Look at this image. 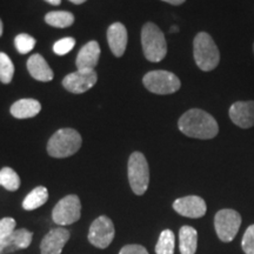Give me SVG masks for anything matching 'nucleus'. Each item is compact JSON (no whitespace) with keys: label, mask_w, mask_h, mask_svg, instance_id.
<instances>
[{"label":"nucleus","mask_w":254,"mask_h":254,"mask_svg":"<svg viewBox=\"0 0 254 254\" xmlns=\"http://www.w3.org/2000/svg\"><path fill=\"white\" fill-rule=\"evenodd\" d=\"M45 1H47L49 2V4H51V5H59L60 2H62V0H45Z\"/></svg>","instance_id":"7c9ffc66"},{"label":"nucleus","mask_w":254,"mask_h":254,"mask_svg":"<svg viewBox=\"0 0 254 254\" xmlns=\"http://www.w3.org/2000/svg\"><path fill=\"white\" fill-rule=\"evenodd\" d=\"M241 225V215L234 209H221L215 214L214 227L219 239L230 243L237 237Z\"/></svg>","instance_id":"6e6552de"},{"label":"nucleus","mask_w":254,"mask_h":254,"mask_svg":"<svg viewBox=\"0 0 254 254\" xmlns=\"http://www.w3.org/2000/svg\"><path fill=\"white\" fill-rule=\"evenodd\" d=\"M81 215V202L78 195L69 194L55 206L52 212V219L57 225L65 226L72 225L80 219Z\"/></svg>","instance_id":"0eeeda50"},{"label":"nucleus","mask_w":254,"mask_h":254,"mask_svg":"<svg viewBox=\"0 0 254 254\" xmlns=\"http://www.w3.org/2000/svg\"><path fill=\"white\" fill-rule=\"evenodd\" d=\"M173 208L183 217L192 219L204 217L207 211L205 200L198 195H189L177 199L173 202Z\"/></svg>","instance_id":"9b49d317"},{"label":"nucleus","mask_w":254,"mask_h":254,"mask_svg":"<svg viewBox=\"0 0 254 254\" xmlns=\"http://www.w3.org/2000/svg\"><path fill=\"white\" fill-rule=\"evenodd\" d=\"M141 45L145 58L151 63L161 62L167 53L163 31L153 23H146L141 30Z\"/></svg>","instance_id":"20e7f679"},{"label":"nucleus","mask_w":254,"mask_h":254,"mask_svg":"<svg viewBox=\"0 0 254 254\" xmlns=\"http://www.w3.org/2000/svg\"><path fill=\"white\" fill-rule=\"evenodd\" d=\"M2 32H4V25H2L1 19H0V37L2 36Z\"/></svg>","instance_id":"72a5a7b5"},{"label":"nucleus","mask_w":254,"mask_h":254,"mask_svg":"<svg viewBox=\"0 0 254 254\" xmlns=\"http://www.w3.org/2000/svg\"><path fill=\"white\" fill-rule=\"evenodd\" d=\"M228 116L234 125L247 129L254 126V101H237L232 104Z\"/></svg>","instance_id":"f8f14e48"},{"label":"nucleus","mask_w":254,"mask_h":254,"mask_svg":"<svg viewBox=\"0 0 254 254\" xmlns=\"http://www.w3.org/2000/svg\"><path fill=\"white\" fill-rule=\"evenodd\" d=\"M253 53H254V44H253Z\"/></svg>","instance_id":"f704fd0d"},{"label":"nucleus","mask_w":254,"mask_h":254,"mask_svg":"<svg viewBox=\"0 0 254 254\" xmlns=\"http://www.w3.org/2000/svg\"><path fill=\"white\" fill-rule=\"evenodd\" d=\"M128 182L134 194L142 195L150 184V168L141 152H133L127 165Z\"/></svg>","instance_id":"39448f33"},{"label":"nucleus","mask_w":254,"mask_h":254,"mask_svg":"<svg viewBox=\"0 0 254 254\" xmlns=\"http://www.w3.org/2000/svg\"><path fill=\"white\" fill-rule=\"evenodd\" d=\"M198 247V232L190 226H183L179 231V249L182 254H194Z\"/></svg>","instance_id":"6ab92c4d"},{"label":"nucleus","mask_w":254,"mask_h":254,"mask_svg":"<svg viewBox=\"0 0 254 254\" xmlns=\"http://www.w3.org/2000/svg\"><path fill=\"white\" fill-rule=\"evenodd\" d=\"M69 237V231L64 227L51 230L40 244L41 254H62L64 246L68 241Z\"/></svg>","instance_id":"ddd939ff"},{"label":"nucleus","mask_w":254,"mask_h":254,"mask_svg":"<svg viewBox=\"0 0 254 254\" xmlns=\"http://www.w3.org/2000/svg\"><path fill=\"white\" fill-rule=\"evenodd\" d=\"M127 30L122 23H113L107 30V41L116 57H123L127 46Z\"/></svg>","instance_id":"2eb2a0df"},{"label":"nucleus","mask_w":254,"mask_h":254,"mask_svg":"<svg viewBox=\"0 0 254 254\" xmlns=\"http://www.w3.org/2000/svg\"><path fill=\"white\" fill-rule=\"evenodd\" d=\"M170 32H171V33H177V32H179V27H178V26H176V25H174V26L171 27Z\"/></svg>","instance_id":"473e14b6"},{"label":"nucleus","mask_w":254,"mask_h":254,"mask_svg":"<svg viewBox=\"0 0 254 254\" xmlns=\"http://www.w3.org/2000/svg\"><path fill=\"white\" fill-rule=\"evenodd\" d=\"M193 57L196 66L204 72H211L220 62V52L213 38L206 32H200L193 40Z\"/></svg>","instance_id":"f03ea898"},{"label":"nucleus","mask_w":254,"mask_h":254,"mask_svg":"<svg viewBox=\"0 0 254 254\" xmlns=\"http://www.w3.org/2000/svg\"><path fill=\"white\" fill-rule=\"evenodd\" d=\"M119 254H148V252L141 245H126L120 250Z\"/></svg>","instance_id":"c85d7f7f"},{"label":"nucleus","mask_w":254,"mask_h":254,"mask_svg":"<svg viewBox=\"0 0 254 254\" xmlns=\"http://www.w3.org/2000/svg\"><path fill=\"white\" fill-rule=\"evenodd\" d=\"M174 246H176V238L171 230H165L161 232L160 237L155 246L157 254H174Z\"/></svg>","instance_id":"5701e85b"},{"label":"nucleus","mask_w":254,"mask_h":254,"mask_svg":"<svg viewBox=\"0 0 254 254\" xmlns=\"http://www.w3.org/2000/svg\"><path fill=\"white\" fill-rule=\"evenodd\" d=\"M69 1L73 2V4H75V5H81V4H84L86 0H69Z\"/></svg>","instance_id":"2f4dec72"},{"label":"nucleus","mask_w":254,"mask_h":254,"mask_svg":"<svg viewBox=\"0 0 254 254\" xmlns=\"http://www.w3.org/2000/svg\"><path fill=\"white\" fill-rule=\"evenodd\" d=\"M17 222L13 218H2L0 219V241L4 240L8 234L15 230Z\"/></svg>","instance_id":"cd10ccee"},{"label":"nucleus","mask_w":254,"mask_h":254,"mask_svg":"<svg viewBox=\"0 0 254 254\" xmlns=\"http://www.w3.org/2000/svg\"><path fill=\"white\" fill-rule=\"evenodd\" d=\"M75 46V40L71 37L63 38L57 41V43L53 45V51H55L56 55L58 56H65L67 55L69 51H72Z\"/></svg>","instance_id":"a878e982"},{"label":"nucleus","mask_w":254,"mask_h":254,"mask_svg":"<svg viewBox=\"0 0 254 254\" xmlns=\"http://www.w3.org/2000/svg\"><path fill=\"white\" fill-rule=\"evenodd\" d=\"M33 233L26 228L14 230L4 240L0 241V254L13 253L15 251L25 250L31 245Z\"/></svg>","instance_id":"4468645a"},{"label":"nucleus","mask_w":254,"mask_h":254,"mask_svg":"<svg viewBox=\"0 0 254 254\" xmlns=\"http://www.w3.org/2000/svg\"><path fill=\"white\" fill-rule=\"evenodd\" d=\"M45 21L50 26L65 28L74 23V15L67 11H53L45 15Z\"/></svg>","instance_id":"412c9836"},{"label":"nucleus","mask_w":254,"mask_h":254,"mask_svg":"<svg viewBox=\"0 0 254 254\" xmlns=\"http://www.w3.org/2000/svg\"><path fill=\"white\" fill-rule=\"evenodd\" d=\"M81 144L82 139L78 131L73 128H62L50 138L47 152L53 158H67L77 153Z\"/></svg>","instance_id":"7ed1b4c3"},{"label":"nucleus","mask_w":254,"mask_h":254,"mask_svg":"<svg viewBox=\"0 0 254 254\" xmlns=\"http://www.w3.org/2000/svg\"><path fill=\"white\" fill-rule=\"evenodd\" d=\"M36 39L27 33L18 34L14 39L15 49H17L20 55H26V53L31 52L34 49V46H36Z\"/></svg>","instance_id":"393cba45"},{"label":"nucleus","mask_w":254,"mask_h":254,"mask_svg":"<svg viewBox=\"0 0 254 254\" xmlns=\"http://www.w3.org/2000/svg\"><path fill=\"white\" fill-rule=\"evenodd\" d=\"M98 74L94 69H77L69 73L63 80V86L68 92L80 94L85 93L97 84Z\"/></svg>","instance_id":"9d476101"},{"label":"nucleus","mask_w":254,"mask_h":254,"mask_svg":"<svg viewBox=\"0 0 254 254\" xmlns=\"http://www.w3.org/2000/svg\"><path fill=\"white\" fill-rule=\"evenodd\" d=\"M163 1L167 2V4H171V5L178 6V5H182V4H184V2H185L186 0H163Z\"/></svg>","instance_id":"c756f323"},{"label":"nucleus","mask_w":254,"mask_h":254,"mask_svg":"<svg viewBox=\"0 0 254 254\" xmlns=\"http://www.w3.org/2000/svg\"><path fill=\"white\" fill-rule=\"evenodd\" d=\"M41 105L36 99H20L11 106L12 116L17 119H27L33 118L40 112Z\"/></svg>","instance_id":"a211bd4d"},{"label":"nucleus","mask_w":254,"mask_h":254,"mask_svg":"<svg viewBox=\"0 0 254 254\" xmlns=\"http://www.w3.org/2000/svg\"><path fill=\"white\" fill-rule=\"evenodd\" d=\"M142 82L147 91L161 95L176 93L182 86V82L174 73L163 69L147 72L142 78Z\"/></svg>","instance_id":"423d86ee"},{"label":"nucleus","mask_w":254,"mask_h":254,"mask_svg":"<svg viewBox=\"0 0 254 254\" xmlns=\"http://www.w3.org/2000/svg\"><path fill=\"white\" fill-rule=\"evenodd\" d=\"M114 225L110 218L100 215L92 222L88 232V241L98 249H106L114 239Z\"/></svg>","instance_id":"1a4fd4ad"},{"label":"nucleus","mask_w":254,"mask_h":254,"mask_svg":"<svg viewBox=\"0 0 254 254\" xmlns=\"http://www.w3.org/2000/svg\"><path fill=\"white\" fill-rule=\"evenodd\" d=\"M0 186L11 192L17 190L20 187V178L18 173L11 167H4L0 170Z\"/></svg>","instance_id":"4be33fe9"},{"label":"nucleus","mask_w":254,"mask_h":254,"mask_svg":"<svg viewBox=\"0 0 254 254\" xmlns=\"http://www.w3.org/2000/svg\"><path fill=\"white\" fill-rule=\"evenodd\" d=\"M241 247L246 254H254V224L249 226L244 233Z\"/></svg>","instance_id":"bb28decb"},{"label":"nucleus","mask_w":254,"mask_h":254,"mask_svg":"<svg viewBox=\"0 0 254 254\" xmlns=\"http://www.w3.org/2000/svg\"><path fill=\"white\" fill-rule=\"evenodd\" d=\"M49 199V190L46 187L39 186L36 187L33 190L26 195V198L23 201V207L26 211H33V209L39 208L43 206Z\"/></svg>","instance_id":"aec40b11"},{"label":"nucleus","mask_w":254,"mask_h":254,"mask_svg":"<svg viewBox=\"0 0 254 254\" xmlns=\"http://www.w3.org/2000/svg\"><path fill=\"white\" fill-rule=\"evenodd\" d=\"M178 127L185 135L201 140L213 139L219 133L217 120L200 109H192L184 113L178 122Z\"/></svg>","instance_id":"f257e3e1"},{"label":"nucleus","mask_w":254,"mask_h":254,"mask_svg":"<svg viewBox=\"0 0 254 254\" xmlns=\"http://www.w3.org/2000/svg\"><path fill=\"white\" fill-rule=\"evenodd\" d=\"M27 69L30 74L38 81H51L55 77L52 68L40 55L31 56L27 60Z\"/></svg>","instance_id":"f3484780"},{"label":"nucleus","mask_w":254,"mask_h":254,"mask_svg":"<svg viewBox=\"0 0 254 254\" xmlns=\"http://www.w3.org/2000/svg\"><path fill=\"white\" fill-rule=\"evenodd\" d=\"M100 46L95 40L87 43L79 51L75 65L78 69H94L100 58Z\"/></svg>","instance_id":"dca6fc26"},{"label":"nucleus","mask_w":254,"mask_h":254,"mask_svg":"<svg viewBox=\"0 0 254 254\" xmlns=\"http://www.w3.org/2000/svg\"><path fill=\"white\" fill-rule=\"evenodd\" d=\"M14 75V65L9 57L4 52H0V81L9 84Z\"/></svg>","instance_id":"b1692460"}]
</instances>
